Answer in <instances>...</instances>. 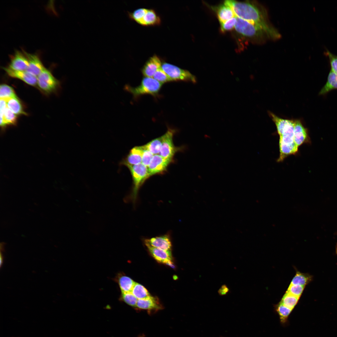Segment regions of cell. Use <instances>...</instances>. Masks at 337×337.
Instances as JSON below:
<instances>
[{"mask_svg": "<svg viewBox=\"0 0 337 337\" xmlns=\"http://www.w3.org/2000/svg\"><path fill=\"white\" fill-rule=\"evenodd\" d=\"M224 2L232 8L236 16L260 28L268 38L276 40L280 37L279 32L270 23L266 10L259 3L231 0L225 1Z\"/></svg>", "mask_w": 337, "mask_h": 337, "instance_id": "6da1fadb", "label": "cell"}, {"mask_svg": "<svg viewBox=\"0 0 337 337\" xmlns=\"http://www.w3.org/2000/svg\"><path fill=\"white\" fill-rule=\"evenodd\" d=\"M268 115L275 124L279 136V156L277 162H283L288 157L298 153L296 135L294 129V119L280 117L269 111Z\"/></svg>", "mask_w": 337, "mask_h": 337, "instance_id": "7a4b0ae2", "label": "cell"}, {"mask_svg": "<svg viewBox=\"0 0 337 337\" xmlns=\"http://www.w3.org/2000/svg\"><path fill=\"white\" fill-rule=\"evenodd\" d=\"M163 84L153 77H144L142 79L139 85L133 87L129 85H125L124 90L131 93L135 99L141 96L149 94L156 97L162 87Z\"/></svg>", "mask_w": 337, "mask_h": 337, "instance_id": "3957f363", "label": "cell"}, {"mask_svg": "<svg viewBox=\"0 0 337 337\" xmlns=\"http://www.w3.org/2000/svg\"><path fill=\"white\" fill-rule=\"evenodd\" d=\"M235 28L238 33L257 43L263 42L268 39L266 34L260 28L237 17Z\"/></svg>", "mask_w": 337, "mask_h": 337, "instance_id": "277c9868", "label": "cell"}, {"mask_svg": "<svg viewBox=\"0 0 337 337\" xmlns=\"http://www.w3.org/2000/svg\"><path fill=\"white\" fill-rule=\"evenodd\" d=\"M126 166L130 172L133 180V186L130 198L133 203H135L140 187L150 176L147 167L142 163Z\"/></svg>", "mask_w": 337, "mask_h": 337, "instance_id": "5b68a950", "label": "cell"}, {"mask_svg": "<svg viewBox=\"0 0 337 337\" xmlns=\"http://www.w3.org/2000/svg\"><path fill=\"white\" fill-rule=\"evenodd\" d=\"M161 68L172 81H182L194 83L197 82L195 76L189 71L173 64L164 62L162 63Z\"/></svg>", "mask_w": 337, "mask_h": 337, "instance_id": "8992f818", "label": "cell"}, {"mask_svg": "<svg viewBox=\"0 0 337 337\" xmlns=\"http://www.w3.org/2000/svg\"><path fill=\"white\" fill-rule=\"evenodd\" d=\"M175 132L174 129L168 128L167 132L162 136V144L159 154L164 159L173 160V156L178 150L173 142V137Z\"/></svg>", "mask_w": 337, "mask_h": 337, "instance_id": "52a82bcc", "label": "cell"}, {"mask_svg": "<svg viewBox=\"0 0 337 337\" xmlns=\"http://www.w3.org/2000/svg\"><path fill=\"white\" fill-rule=\"evenodd\" d=\"M37 84L44 92L50 93L54 90L58 85V81L48 70L44 68L37 77Z\"/></svg>", "mask_w": 337, "mask_h": 337, "instance_id": "ba28073f", "label": "cell"}, {"mask_svg": "<svg viewBox=\"0 0 337 337\" xmlns=\"http://www.w3.org/2000/svg\"><path fill=\"white\" fill-rule=\"evenodd\" d=\"M173 160L164 159L158 154L154 155L149 165L147 167L149 176L165 171Z\"/></svg>", "mask_w": 337, "mask_h": 337, "instance_id": "9c48e42d", "label": "cell"}, {"mask_svg": "<svg viewBox=\"0 0 337 337\" xmlns=\"http://www.w3.org/2000/svg\"><path fill=\"white\" fill-rule=\"evenodd\" d=\"M144 242V243L148 244L153 247L171 252L172 244L169 234L167 233L150 238L145 239Z\"/></svg>", "mask_w": 337, "mask_h": 337, "instance_id": "30bf717a", "label": "cell"}, {"mask_svg": "<svg viewBox=\"0 0 337 337\" xmlns=\"http://www.w3.org/2000/svg\"><path fill=\"white\" fill-rule=\"evenodd\" d=\"M11 57L10 62L7 68L16 71L27 70L29 63L27 58L24 52L17 51Z\"/></svg>", "mask_w": 337, "mask_h": 337, "instance_id": "8fae6325", "label": "cell"}, {"mask_svg": "<svg viewBox=\"0 0 337 337\" xmlns=\"http://www.w3.org/2000/svg\"><path fill=\"white\" fill-rule=\"evenodd\" d=\"M24 53L27 58L29 63L26 71L37 77L45 68L42 62L37 55L25 51Z\"/></svg>", "mask_w": 337, "mask_h": 337, "instance_id": "7c38bea8", "label": "cell"}, {"mask_svg": "<svg viewBox=\"0 0 337 337\" xmlns=\"http://www.w3.org/2000/svg\"><path fill=\"white\" fill-rule=\"evenodd\" d=\"M162 63L160 58L154 55L145 63L142 70L144 77H153L156 72L161 67Z\"/></svg>", "mask_w": 337, "mask_h": 337, "instance_id": "4fadbf2b", "label": "cell"}, {"mask_svg": "<svg viewBox=\"0 0 337 337\" xmlns=\"http://www.w3.org/2000/svg\"><path fill=\"white\" fill-rule=\"evenodd\" d=\"M136 308L147 310L150 313L152 311L156 312L162 309V306L156 298L151 296L145 299H138Z\"/></svg>", "mask_w": 337, "mask_h": 337, "instance_id": "5bb4252c", "label": "cell"}, {"mask_svg": "<svg viewBox=\"0 0 337 337\" xmlns=\"http://www.w3.org/2000/svg\"><path fill=\"white\" fill-rule=\"evenodd\" d=\"M3 69L10 77L19 79L28 85L35 86L37 83V77L26 71H14L7 67H5Z\"/></svg>", "mask_w": 337, "mask_h": 337, "instance_id": "9a60e30c", "label": "cell"}, {"mask_svg": "<svg viewBox=\"0 0 337 337\" xmlns=\"http://www.w3.org/2000/svg\"><path fill=\"white\" fill-rule=\"evenodd\" d=\"M144 244L150 253L157 261L164 263L172 264L171 252L153 247L147 243Z\"/></svg>", "mask_w": 337, "mask_h": 337, "instance_id": "2e32d148", "label": "cell"}, {"mask_svg": "<svg viewBox=\"0 0 337 337\" xmlns=\"http://www.w3.org/2000/svg\"><path fill=\"white\" fill-rule=\"evenodd\" d=\"M142 146H136L132 148L127 157L120 162V164L126 166L140 164L142 162Z\"/></svg>", "mask_w": 337, "mask_h": 337, "instance_id": "e0dca14e", "label": "cell"}, {"mask_svg": "<svg viewBox=\"0 0 337 337\" xmlns=\"http://www.w3.org/2000/svg\"><path fill=\"white\" fill-rule=\"evenodd\" d=\"M217 14L220 23L236 16L232 8L224 2L218 7Z\"/></svg>", "mask_w": 337, "mask_h": 337, "instance_id": "ac0fdd59", "label": "cell"}, {"mask_svg": "<svg viewBox=\"0 0 337 337\" xmlns=\"http://www.w3.org/2000/svg\"><path fill=\"white\" fill-rule=\"evenodd\" d=\"M116 280L122 293L131 292L135 282L131 278L120 274L117 276Z\"/></svg>", "mask_w": 337, "mask_h": 337, "instance_id": "d6986e66", "label": "cell"}, {"mask_svg": "<svg viewBox=\"0 0 337 337\" xmlns=\"http://www.w3.org/2000/svg\"><path fill=\"white\" fill-rule=\"evenodd\" d=\"M161 22L159 17L154 10L148 9L142 19L139 22V24L144 26L159 25Z\"/></svg>", "mask_w": 337, "mask_h": 337, "instance_id": "ffe728a7", "label": "cell"}, {"mask_svg": "<svg viewBox=\"0 0 337 337\" xmlns=\"http://www.w3.org/2000/svg\"><path fill=\"white\" fill-rule=\"evenodd\" d=\"M337 89V75L331 70L328 76L326 83L319 92V95H323L334 89Z\"/></svg>", "mask_w": 337, "mask_h": 337, "instance_id": "44dd1931", "label": "cell"}, {"mask_svg": "<svg viewBox=\"0 0 337 337\" xmlns=\"http://www.w3.org/2000/svg\"><path fill=\"white\" fill-rule=\"evenodd\" d=\"M295 271V275L290 285H299L305 286L312 281L311 276L307 273L301 272L297 269Z\"/></svg>", "mask_w": 337, "mask_h": 337, "instance_id": "7402d4cb", "label": "cell"}, {"mask_svg": "<svg viewBox=\"0 0 337 337\" xmlns=\"http://www.w3.org/2000/svg\"><path fill=\"white\" fill-rule=\"evenodd\" d=\"M7 107L16 115H25L21 102L17 98H10L6 99Z\"/></svg>", "mask_w": 337, "mask_h": 337, "instance_id": "603a6c76", "label": "cell"}, {"mask_svg": "<svg viewBox=\"0 0 337 337\" xmlns=\"http://www.w3.org/2000/svg\"><path fill=\"white\" fill-rule=\"evenodd\" d=\"M17 120V116L16 114L7 107L3 114L0 115V125L4 127L7 125L15 124Z\"/></svg>", "mask_w": 337, "mask_h": 337, "instance_id": "cb8c5ba5", "label": "cell"}, {"mask_svg": "<svg viewBox=\"0 0 337 337\" xmlns=\"http://www.w3.org/2000/svg\"><path fill=\"white\" fill-rule=\"evenodd\" d=\"M162 136L152 140L146 144L143 145L145 149L148 150L153 155L159 153L162 146Z\"/></svg>", "mask_w": 337, "mask_h": 337, "instance_id": "d4e9b609", "label": "cell"}, {"mask_svg": "<svg viewBox=\"0 0 337 337\" xmlns=\"http://www.w3.org/2000/svg\"><path fill=\"white\" fill-rule=\"evenodd\" d=\"M300 297L286 292L280 302L286 307L292 310L297 303Z\"/></svg>", "mask_w": 337, "mask_h": 337, "instance_id": "484cf974", "label": "cell"}, {"mask_svg": "<svg viewBox=\"0 0 337 337\" xmlns=\"http://www.w3.org/2000/svg\"><path fill=\"white\" fill-rule=\"evenodd\" d=\"M131 292L138 299H145L151 296L143 286L136 282H135Z\"/></svg>", "mask_w": 337, "mask_h": 337, "instance_id": "4316f807", "label": "cell"}, {"mask_svg": "<svg viewBox=\"0 0 337 337\" xmlns=\"http://www.w3.org/2000/svg\"><path fill=\"white\" fill-rule=\"evenodd\" d=\"M0 97L1 99L5 100L10 98H18L12 88L6 84L0 85Z\"/></svg>", "mask_w": 337, "mask_h": 337, "instance_id": "83f0119b", "label": "cell"}, {"mask_svg": "<svg viewBox=\"0 0 337 337\" xmlns=\"http://www.w3.org/2000/svg\"><path fill=\"white\" fill-rule=\"evenodd\" d=\"M120 299L131 306L136 307L138 299L131 292L122 293Z\"/></svg>", "mask_w": 337, "mask_h": 337, "instance_id": "f1b7e54d", "label": "cell"}, {"mask_svg": "<svg viewBox=\"0 0 337 337\" xmlns=\"http://www.w3.org/2000/svg\"><path fill=\"white\" fill-rule=\"evenodd\" d=\"M276 310L279 315L280 319L282 322H285L286 320L292 310L285 306L280 302L277 305Z\"/></svg>", "mask_w": 337, "mask_h": 337, "instance_id": "f546056e", "label": "cell"}, {"mask_svg": "<svg viewBox=\"0 0 337 337\" xmlns=\"http://www.w3.org/2000/svg\"><path fill=\"white\" fill-rule=\"evenodd\" d=\"M148 10L144 8H139L132 12H129L128 15L131 19L139 23L145 16Z\"/></svg>", "mask_w": 337, "mask_h": 337, "instance_id": "4dcf8cb0", "label": "cell"}, {"mask_svg": "<svg viewBox=\"0 0 337 337\" xmlns=\"http://www.w3.org/2000/svg\"><path fill=\"white\" fill-rule=\"evenodd\" d=\"M153 78L162 84L172 81L171 80L161 67L155 73Z\"/></svg>", "mask_w": 337, "mask_h": 337, "instance_id": "1f68e13d", "label": "cell"}, {"mask_svg": "<svg viewBox=\"0 0 337 337\" xmlns=\"http://www.w3.org/2000/svg\"><path fill=\"white\" fill-rule=\"evenodd\" d=\"M305 286L299 285H290L286 292L296 296L300 297Z\"/></svg>", "mask_w": 337, "mask_h": 337, "instance_id": "d6a6232c", "label": "cell"}, {"mask_svg": "<svg viewBox=\"0 0 337 337\" xmlns=\"http://www.w3.org/2000/svg\"><path fill=\"white\" fill-rule=\"evenodd\" d=\"M237 22L236 16L220 24V28L222 32L230 31L235 27Z\"/></svg>", "mask_w": 337, "mask_h": 337, "instance_id": "836d02e7", "label": "cell"}, {"mask_svg": "<svg viewBox=\"0 0 337 337\" xmlns=\"http://www.w3.org/2000/svg\"><path fill=\"white\" fill-rule=\"evenodd\" d=\"M142 153L141 163L148 167L154 155L148 150L144 148L143 146H142Z\"/></svg>", "mask_w": 337, "mask_h": 337, "instance_id": "e575fe53", "label": "cell"}, {"mask_svg": "<svg viewBox=\"0 0 337 337\" xmlns=\"http://www.w3.org/2000/svg\"><path fill=\"white\" fill-rule=\"evenodd\" d=\"M325 53L329 58L331 67V70L337 75V56L331 53L328 50H326Z\"/></svg>", "mask_w": 337, "mask_h": 337, "instance_id": "d590c367", "label": "cell"}, {"mask_svg": "<svg viewBox=\"0 0 337 337\" xmlns=\"http://www.w3.org/2000/svg\"><path fill=\"white\" fill-rule=\"evenodd\" d=\"M229 291V289L225 285H223L218 290V292L220 295H226Z\"/></svg>", "mask_w": 337, "mask_h": 337, "instance_id": "8d00e7d4", "label": "cell"}, {"mask_svg": "<svg viewBox=\"0 0 337 337\" xmlns=\"http://www.w3.org/2000/svg\"><path fill=\"white\" fill-rule=\"evenodd\" d=\"M0 266L1 267V266H2V263H3V257L2 254L1 252V253H0Z\"/></svg>", "mask_w": 337, "mask_h": 337, "instance_id": "74e56055", "label": "cell"}, {"mask_svg": "<svg viewBox=\"0 0 337 337\" xmlns=\"http://www.w3.org/2000/svg\"><path fill=\"white\" fill-rule=\"evenodd\" d=\"M138 337H145V335L144 334H142L140 335Z\"/></svg>", "mask_w": 337, "mask_h": 337, "instance_id": "f35d334b", "label": "cell"}, {"mask_svg": "<svg viewBox=\"0 0 337 337\" xmlns=\"http://www.w3.org/2000/svg\"><path fill=\"white\" fill-rule=\"evenodd\" d=\"M336 252L337 254V245L336 247Z\"/></svg>", "mask_w": 337, "mask_h": 337, "instance_id": "ab89813d", "label": "cell"}]
</instances>
